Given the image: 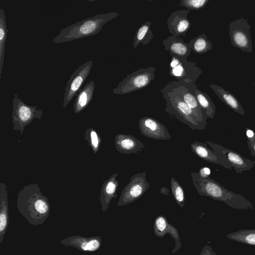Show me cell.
Here are the masks:
<instances>
[{
  "label": "cell",
  "instance_id": "cell-1",
  "mask_svg": "<svg viewBox=\"0 0 255 255\" xmlns=\"http://www.w3.org/2000/svg\"><path fill=\"white\" fill-rule=\"evenodd\" d=\"M16 207L20 214L33 226L43 224L49 217L50 206L37 183L24 186L18 193Z\"/></svg>",
  "mask_w": 255,
  "mask_h": 255
},
{
  "label": "cell",
  "instance_id": "cell-2",
  "mask_svg": "<svg viewBox=\"0 0 255 255\" xmlns=\"http://www.w3.org/2000/svg\"><path fill=\"white\" fill-rule=\"evenodd\" d=\"M193 183L198 194L222 201L237 210L254 209L253 204L243 195L225 188L209 176L201 177L198 173L191 172Z\"/></svg>",
  "mask_w": 255,
  "mask_h": 255
},
{
  "label": "cell",
  "instance_id": "cell-3",
  "mask_svg": "<svg viewBox=\"0 0 255 255\" xmlns=\"http://www.w3.org/2000/svg\"><path fill=\"white\" fill-rule=\"evenodd\" d=\"M119 15L117 12L101 13L78 21L62 29L52 42L62 43L96 35L108 22Z\"/></svg>",
  "mask_w": 255,
  "mask_h": 255
},
{
  "label": "cell",
  "instance_id": "cell-4",
  "mask_svg": "<svg viewBox=\"0 0 255 255\" xmlns=\"http://www.w3.org/2000/svg\"><path fill=\"white\" fill-rule=\"evenodd\" d=\"M165 101V112L172 118L188 126L193 130H204L207 123L203 122L179 96L170 83L161 90Z\"/></svg>",
  "mask_w": 255,
  "mask_h": 255
},
{
  "label": "cell",
  "instance_id": "cell-5",
  "mask_svg": "<svg viewBox=\"0 0 255 255\" xmlns=\"http://www.w3.org/2000/svg\"><path fill=\"white\" fill-rule=\"evenodd\" d=\"M156 70V67L150 66L145 68H141L128 74L113 89V94L124 95L146 87L154 79Z\"/></svg>",
  "mask_w": 255,
  "mask_h": 255
},
{
  "label": "cell",
  "instance_id": "cell-6",
  "mask_svg": "<svg viewBox=\"0 0 255 255\" xmlns=\"http://www.w3.org/2000/svg\"><path fill=\"white\" fill-rule=\"evenodd\" d=\"M12 123L13 129L22 134L26 126L34 119L41 120L43 111L35 106H29L14 94L12 103Z\"/></svg>",
  "mask_w": 255,
  "mask_h": 255
},
{
  "label": "cell",
  "instance_id": "cell-7",
  "mask_svg": "<svg viewBox=\"0 0 255 255\" xmlns=\"http://www.w3.org/2000/svg\"><path fill=\"white\" fill-rule=\"evenodd\" d=\"M202 73L196 62L171 56L169 74L180 83L187 86L196 85V81Z\"/></svg>",
  "mask_w": 255,
  "mask_h": 255
},
{
  "label": "cell",
  "instance_id": "cell-8",
  "mask_svg": "<svg viewBox=\"0 0 255 255\" xmlns=\"http://www.w3.org/2000/svg\"><path fill=\"white\" fill-rule=\"evenodd\" d=\"M250 29L248 20L243 17L231 21L229 23V35L232 45L243 52H253Z\"/></svg>",
  "mask_w": 255,
  "mask_h": 255
},
{
  "label": "cell",
  "instance_id": "cell-9",
  "mask_svg": "<svg viewBox=\"0 0 255 255\" xmlns=\"http://www.w3.org/2000/svg\"><path fill=\"white\" fill-rule=\"evenodd\" d=\"M146 173L142 172L134 174L129 183L123 189L118 206H125L141 197L149 188L150 184L146 178Z\"/></svg>",
  "mask_w": 255,
  "mask_h": 255
},
{
  "label": "cell",
  "instance_id": "cell-10",
  "mask_svg": "<svg viewBox=\"0 0 255 255\" xmlns=\"http://www.w3.org/2000/svg\"><path fill=\"white\" fill-rule=\"evenodd\" d=\"M92 65L93 61L90 60L79 66L71 74L64 89L63 108L67 106L81 89L91 72Z\"/></svg>",
  "mask_w": 255,
  "mask_h": 255
},
{
  "label": "cell",
  "instance_id": "cell-11",
  "mask_svg": "<svg viewBox=\"0 0 255 255\" xmlns=\"http://www.w3.org/2000/svg\"><path fill=\"white\" fill-rule=\"evenodd\" d=\"M212 149L223 155L234 168L236 173L241 174L248 171L254 166L253 161L242 156L239 153L211 141L205 142Z\"/></svg>",
  "mask_w": 255,
  "mask_h": 255
},
{
  "label": "cell",
  "instance_id": "cell-12",
  "mask_svg": "<svg viewBox=\"0 0 255 255\" xmlns=\"http://www.w3.org/2000/svg\"><path fill=\"white\" fill-rule=\"evenodd\" d=\"M138 127L141 134L147 137L159 140L171 138L166 127L152 118L144 117L140 118Z\"/></svg>",
  "mask_w": 255,
  "mask_h": 255
},
{
  "label": "cell",
  "instance_id": "cell-13",
  "mask_svg": "<svg viewBox=\"0 0 255 255\" xmlns=\"http://www.w3.org/2000/svg\"><path fill=\"white\" fill-rule=\"evenodd\" d=\"M190 10H178L173 11L167 20L169 31L173 35L184 36L191 27V22L187 18Z\"/></svg>",
  "mask_w": 255,
  "mask_h": 255
},
{
  "label": "cell",
  "instance_id": "cell-14",
  "mask_svg": "<svg viewBox=\"0 0 255 255\" xmlns=\"http://www.w3.org/2000/svg\"><path fill=\"white\" fill-rule=\"evenodd\" d=\"M191 148L195 154L203 160L231 170V164L224 156L210 149L205 142L194 141L191 144Z\"/></svg>",
  "mask_w": 255,
  "mask_h": 255
},
{
  "label": "cell",
  "instance_id": "cell-15",
  "mask_svg": "<svg viewBox=\"0 0 255 255\" xmlns=\"http://www.w3.org/2000/svg\"><path fill=\"white\" fill-rule=\"evenodd\" d=\"M102 239L99 236L85 237L72 236L62 239L60 244L65 246L74 247L80 251L92 252L101 247Z\"/></svg>",
  "mask_w": 255,
  "mask_h": 255
},
{
  "label": "cell",
  "instance_id": "cell-16",
  "mask_svg": "<svg viewBox=\"0 0 255 255\" xmlns=\"http://www.w3.org/2000/svg\"><path fill=\"white\" fill-rule=\"evenodd\" d=\"M169 83L179 96L196 113L199 118L207 123V117L200 106L195 95L189 89L190 86L182 84L177 81H170Z\"/></svg>",
  "mask_w": 255,
  "mask_h": 255
},
{
  "label": "cell",
  "instance_id": "cell-17",
  "mask_svg": "<svg viewBox=\"0 0 255 255\" xmlns=\"http://www.w3.org/2000/svg\"><path fill=\"white\" fill-rule=\"evenodd\" d=\"M115 145L121 153L129 154L143 150L145 145L131 135L119 133L116 135Z\"/></svg>",
  "mask_w": 255,
  "mask_h": 255
},
{
  "label": "cell",
  "instance_id": "cell-18",
  "mask_svg": "<svg viewBox=\"0 0 255 255\" xmlns=\"http://www.w3.org/2000/svg\"><path fill=\"white\" fill-rule=\"evenodd\" d=\"M164 49L169 51L171 56L186 60L192 51L189 43L179 37L169 36L162 41Z\"/></svg>",
  "mask_w": 255,
  "mask_h": 255
},
{
  "label": "cell",
  "instance_id": "cell-19",
  "mask_svg": "<svg viewBox=\"0 0 255 255\" xmlns=\"http://www.w3.org/2000/svg\"><path fill=\"white\" fill-rule=\"evenodd\" d=\"M154 233L160 238L164 237L166 234H169L174 240L175 247L172 253L174 254L181 247V243L178 230L167 221L166 218L163 215L158 216L154 223Z\"/></svg>",
  "mask_w": 255,
  "mask_h": 255
},
{
  "label": "cell",
  "instance_id": "cell-20",
  "mask_svg": "<svg viewBox=\"0 0 255 255\" xmlns=\"http://www.w3.org/2000/svg\"><path fill=\"white\" fill-rule=\"evenodd\" d=\"M118 173L112 174L107 180L104 181L101 190L100 201L103 212H106L113 198L117 197L119 182L116 179Z\"/></svg>",
  "mask_w": 255,
  "mask_h": 255
},
{
  "label": "cell",
  "instance_id": "cell-21",
  "mask_svg": "<svg viewBox=\"0 0 255 255\" xmlns=\"http://www.w3.org/2000/svg\"><path fill=\"white\" fill-rule=\"evenodd\" d=\"M7 190L4 183H0V243L6 232L9 223Z\"/></svg>",
  "mask_w": 255,
  "mask_h": 255
},
{
  "label": "cell",
  "instance_id": "cell-22",
  "mask_svg": "<svg viewBox=\"0 0 255 255\" xmlns=\"http://www.w3.org/2000/svg\"><path fill=\"white\" fill-rule=\"evenodd\" d=\"M95 89V82L91 80L79 90L73 107L74 113L78 114L88 107L93 99Z\"/></svg>",
  "mask_w": 255,
  "mask_h": 255
},
{
  "label": "cell",
  "instance_id": "cell-23",
  "mask_svg": "<svg viewBox=\"0 0 255 255\" xmlns=\"http://www.w3.org/2000/svg\"><path fill=\"white\" fill-rule=\"evenodd\" d=\"M210 87L213 90L219 99L230 109L241 115L245 113L241 104L236 97L222 87L214 84H210Z\"/></svg>",
  "mask_w": 255,
  "mask_h": 255
},
{
  "label": "cell",
  "instance_id": "cell-24",
  "mask_svg": "<svg viewBox=\"0 0 255 255\" xmlns=\"http://www.w3.org/2000/svg\"><path fill=\"white\" fill-rule=\"evenodd\" d=\"M189 89L195 95L200 106L205 113L207 118L213 119L216 113V106L210 97L206 93L200 91L197 85L190 86Z\"/></svg>",
  "mask_w": 255,
  "mask_h": 255
},
{
  "label": "cell",
  "instance_id": "cell-25",
  "mask_svg": "<svg viewBox=\"0 0 255 255\" xmlns=\"http://www.w3.org/2000/svg\"><path fill=\"white\" fill-rule=\"evenodd\" d=\"M151 22L147 20L143 23L136 30L132 46L136 48L139 44L144 46L150 42L153 37V33L150 29Z\"/></svg>",
  "mask_w": 255,
  "mask_h": 255
},
{
  "label": "cell",
  "instance_id": "cell-26",
  "mask_svg": "<svg viewBox=\"0 0 255 255\" xmlns=\"http://www.w3.org/2000/svg\"><path fill=\"white\" fill-rule=\"evenodd\" d=\"M4 10L0 9V79L4 65L5 42L8 30L7 28Z\"/></svg>",
  "mask_w": 255,
  "mask_h": 255
},
{
  "label": "cell",
  "instance_id": "cell-27",
  "mask_svg": "<svg viewBox=\"0 0 255 255\" xmlns=\"http://www.w3.org/2000/svg\"><path fill=\"white\" fill-rule=\"evenodd\" d=\"M189 45L191 50L198 54H204L213 48L211 42L208 39L207 36L204 33L191 39Z\"/></svg>",
  "mask_w": 255,
  "mask_h": 255
},
{
  "label": "cell",
  "instance_id": "cell-28",
  "mask_svg": "<svg viewBox=\"0 0 255 255\" xmlns=\"http://www.w3.org/2000/svg\"><path fill=\"white\" fill-rule=\"evenodd\" d=\"M226 236L228 239L237 242L255 246V230H241L229 233Z\"/></svg>",
  "mask_w": 255,
  "mask_h": 255
},
{
  "label": "cell",
  "instance_id": "cell-29",
  "mask_svg": "<svg viewBox=\"0 0 255 255\" xmlns=\"http://www.w3.org/2000/svg\"><path fill=\"white\" fill-rule=\"evenodd\" d=\"M84 139L91 146L94 154H96L100 147L102 139L99 133L92 128L86 129L84 134Z\"/></svg>",
  "mask_w": 255,
  "mask_h": 255
},
{
  "label": "cell",
  "instance_id": "cell-30",
  "mask_svg": "<svg viewBox=\"0 0 255 255\" xmlns=\"http://www.w3.org/2000/svg\"><path fill=\"white\" fill-rule=\"evenodd\" d=\"M170 187L176 202L180 207H183L185 203V195L182 186L174 178L171 177Z\"/></svg>",
  "mask_w": 255,
  "mask_h": 255
},
{
  "label": "cell",
  "instance_id": "cell-31",
  "mask_svg": "<svg viewBox=\"0 0 255 255\" xmlns=\"http://www.w3.org/2000/svg\"><path fill=\"white\" fill-rule=\"evenodd\" d=\"M209 1V0H182L179 4L189 10H197L203 8Z\"/></svg>",
  "mask_w": 255,
  "mask_h": 255
},
{
  "label": "cell",
  "instance_id": "cell-32",
  "mask_svg": "<svg viewBox=\"0 0 255 255\" xmlns=\"http://www.w3.org/2000/svg\"><path fill=\"white\" fill-rule=\"evenodd\" d=\"M246 135L247 143L251 154L253 157L255 156V132L247 128L246 129Z\"/></svg>",
  "mask_w": 255,
  "mask_h": 255
},
{
  "label": "cell",
  "instance_id": "cell-33",
  "mask_svg": "<svg viewBox=\"0 0 255 255\" xmlns=\"http://www.w3.org/2000/svg\"><path fill=\"white\" fill-rule=\"evenodd\" d=\"M200 255H217L210 246L206 245L202 249Z\"/></svg>",
  "mask_w": 255,
  "mask_h": 255
},
{
  "label": "cell",
  "instance_id": "cell-34",
  "mask_svg": "<svg viewBox=\"0 0 255 255\" xmlns=\"http://www.w3.org/2000/svg\"><path fill=\"white\" fill-rule=\"evenodd\" d=\"M210 173V169L207 167H203L201 168L198 172V174L201 177L209 176Z\"/></svg>",
  "mask_w": 255,
  "mask_h": 255
},
{
  "label": "cell",
  "instance_id": "cell-35",
  "mask_svg": "<svg viewBox=\"0 0 255 255\" xmlns=\"http://www.w3.org/2000/svg\"><path fill=\"white\" fill-rule=\"evenodd\" d=\"M160 192L162 194L168 195L169 193V190L167 188L162 187L160 190Z\"/></svg>",
  "mask_w": 255,
  "mask_h": 255
},
{
  "label": "cell",
  "instance_id": "cell-36",
  "mask_svg": "<svg viewBox=\"0 0 255 255\" xmlns=\"http://www.w3.org/2000/svg\"><path fill=\"white\" fill-rule=\"evenodd\" d=\"M253 162L254 164V166H255V160H253Z\"/></svg>",
  "mask_w": 255,
  "mask_h": 255
},
{
  "label": "cell",
  "instance_id": "cell-37",
  "mask_svg": "<svg viewBox=\"0 0 255 255\" xmlns=\"http://www.w3.org/2000/svg\"><path fill=\"white\" fill-rule=\"evenodd\" d=\"M88 1H89V2H93V1H94V0H88Z\"/></svg>",
  "mask_w": 255,
  "mask_h": 255
}]
</instances>
